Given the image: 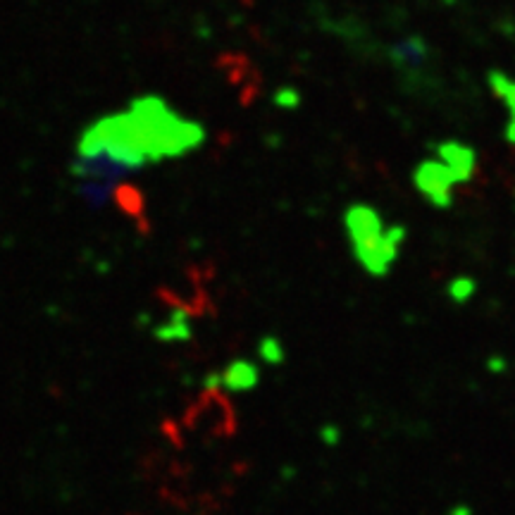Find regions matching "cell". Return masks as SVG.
Instances as JSON below:
<instances>
[{
    "instance_id": "1",
    "label": "cell",
    "mask_w": 515,
    "mask_h": 515,
    "mask_svg": "<svg viewBox=\"0 0 515 515\" xmlns=\"http://www.w3.org/2000/svg\"><path fill=\"white\" fill-rule=\"evenodd\" d=\"M203 141L196 122L172 113L160 98H138L122 113L96 120L76 144L75 175L91 206L110 201L125 175L163 157L184 156Z\"/></svg>"
},
{
    "instance_id": "3",
    "label": "cell",
    "mask_w": 515,
    "mask_h": 515,
    "mask_svg": "<svg viewBox=\"0 0 515 515\" xmlns=\"http://www.w3.org/2000/svg\"><path fill=\"white\" fill-rule=\"evenodd\" d=\"M220 379L227 389L244 391V389H251L253 384L258 382V370H256V365L239 360V363L229 365V368L222 372Z\"/></svg>"
},
{
    "instance_id": "2",
    "label": "cell",
    "mask_w": 515,
    "mask_h": 515,
    "mask_svg": "<svg viewBox=\"0 0 515 515\" xmlns=\"http://www.w3.org/2000/svg\"><path fill=\"white\" fill-rule=\"evenodd\" d=\"M346 227H348V239L353 251L370 272H382L389 260L394 258V241L382 232V222L370 207L353 206L346 213Z\"/></svg>"
}]
</instances>
